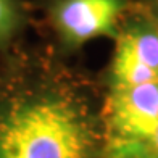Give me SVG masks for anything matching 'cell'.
Returning <instances> with one entry per match:
<instances>
[{"label":"cell","instance_id":"obj_1","mask_svg":"<svg viewBox=\"0 0 158 158\" xmlns=\"http://www.w3.org/2000/svg\"><path fill=\"white\" fill-rule=\"evenodd\" d=\"M0 56V158H103V97L87 77L48 47Z\"/></svg>","mask_w":158,"mask_h":158},{"label":"cell","instance_id":"obj_2","mask_svg":"<svg viewBox=\"0 0 158 158\" xmlns=\"http://www.w3.org/2000/svg\"><path fill=\"white\" fill-rule=\"evenodd\" d=\"M103 158H127L152 140L158 127V79L106 89L102 105Z\"/></svg>","mask_w":158,"mask_h":158},{"label":"cell","instance_id":"obj_3","mask_svg":"<svg viewBox=\"0 0 158 158\" xmlns=\"http://www.w3.org/2000/svg\"><path fill=\"white\" fill-rule=\"evenodd\" d=\"M135 5L137 0H40L35 8L44 11L58 52L71 53L92 39H116Z\"/></svg>","mask_w":158,"mask_h":158},{"label":"cell","instance_id":"obj_4","mask_svg":"<svg viewBox=\"0 0 158 158\" xmlns=\"http://www.w3.org/2000/svg\"><path fill=\"white\" fill-rule=\"evenodd\" d=\"M106 74V89H123L158 79V24L139 3L126 16Z\"/></svg>","mask_w":158,"mask_h":158},{"label":"cell","instance_id":"obj_5","mask_svg":"<svg viewBox=\"0 0 158 158\" xmlns=\"http://www.w3.org/2000/svg\"><path fill=\"white\" fill-rule=\"evenodd\" d=\"M35 6L26 0H0V55L18 44V39L32 21Z\"/></svg>","mask_w":158,"mask_h":158},{"label":"cell","instance_id":"obj_6","mask_svg":"<svg viewBox=\"0 0 158 158\" xmlns=\"http://www.w3.org/2000/svg\"><path fill=\"white\" fill-rule=\"evenodd\" d=\"M127 158H158V127L153 134L152 140L147 145H143L142 148L135 150L132 155H129Z\"/></svg>","mask_w":158,"mask_h":158},{"label":"cell","instance_id":"obj_7","mask_svg":"<svg viewBox=\"0 0 158 158\" xmlns=\"http://www.w3.org/2000/svg\"><path fill=\"white\" fill-rule=\"evenodd\" d=\"M139 3L147 10V13L155 19V23L158 24V0H139Z\"/></svg>","mask_w":158,"mask_h":158}]
</instances>
